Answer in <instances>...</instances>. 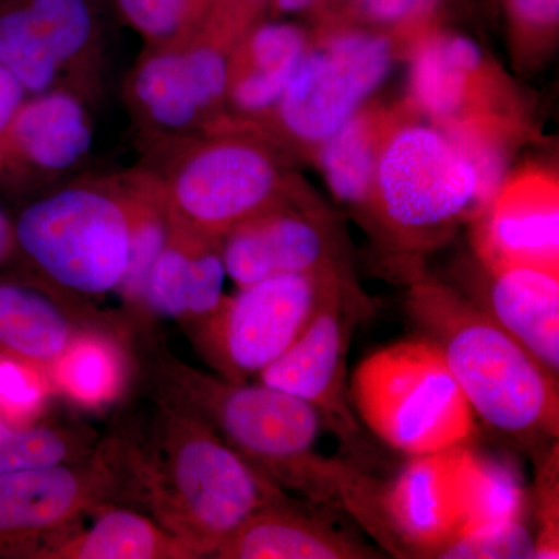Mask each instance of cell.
I'll return each mask as SVG.
<instances>
[{
	"label": "cell",
	"mask_w": 559,
	"mask_h": 559,
	"mask_svg": "<svg viewBox=\"0 0 559 559\" xmlns=\"http://www.w3.org/2000/svg\"><path fill=\"white\" fill-rule=\"evenodd\" d=\"M468 444L409 457L395 479L384 481L393 557L440 558L465 528Z\"/></svg>",
	"instance_id": "2e32d148"
},
{
	"label": "cell",
	"mask_w": 559,
	"mask_h": 559,
	"mask_svg": "<svg viewBox=\"0 0 559 559\" xmlns=\"http://www.w3.org/2000/svg\"><path fill=\"white\" fill-rule=\"evenodd\" d=\"M440 558H533V533L524 521L468 530Z\"/></svg>",
	"instance_id": "1f68e13d"
},
{
	"label": "cell",
	"mask_w": 559,
	"mask_h": 559,
	"mask_svg": "<svg viewBox=\"0 0 559 559\" xmlns=\"http://www.w3.org/2000/svg\"><path fill=\"white\" fill-rule=\"evenodd\" d=\"M259 20L234 0H216L190 35L145 46L128 73L123 95L146 150L223 128L231 51Z\"/></svg>",
	"instance_id": "8992f818"
},
{
	"label": "cell",
	"mask_w": 559,
	"mask_h": 559,
	"mask_svg": "<svg viewBox=\"0 0 559 559\" xmlns=\"http://www.w3.org/2000/svg\"><path fill=\"white\" fill-rule=\"evenodd\" d=\"M154 404L146 430H123L138 503L198 558H213L250 514L288 492L201 419L159 399Z\"/></svg>",
	"instance_id": "7a4b0ae2"
},
{
	"label": "cell",
	"mask_w": 559,
	"mask_h": 559,
	"mask_svg": "<svg viewBox=\"0 0 559 559\" xmlns=\"http://www.w3.org/2000/svg\"><path fill=\"white\" fill-rule=\"evenodd\" d=\"M348 271L275 275L224 296L189 325L193 344L216 374L235 382L259 377L297 341Z\"/></svg>",
	"instance_id": "30bf717a"
},
{
	"label": "cell",
	"mask_w": 559,
	"mask_h": 559,
	"mask_svg": "<svg viewBox=\"0 0 559 559\" xmlns=\"http://www.w3.org/2000/svg\"><path fill=\"white\" fill-rule=\"evenodd\" d=\"M124 24L145 46H162L197 31L216 0H112Z\"/></svg>",
	"instance_id": "f1b7e54d"
},
{
	"label": "cell",
	"mask_w": 559,
	"mask_h": 559,
	"mask_svg": "<svg viewBox=\"0 0 559 559\" xmlns=\"http://www.w3.org/2000/svg\"><path fill=\"white\" fill-rule=\"evenodd\" d=\"M474 248L488 266L524 264L559 272L557 180L524 173L503 182L476 218Z\"/></svg>",
	"instance_id": "e0dca14e"
},
{
	"label": "cell",
	"mask_w": 559,
	"mask_h": 559,
	"mask_svg": "<svg viewBox=\"0 0 559 559\" xmlns=\"http://www.w3.org/2000/svg\"><path fill=\"white\" fill-rule=\"evenodd\" d=\"M221 253L237 288L275 275L348 271L329 213L301 193L224 235Z\"/></svg>",
	"instance_id": "9a60e30c"
},
{
	"label": "cell",
	"mask_w": 559,
	"mask_h": 559,
	"mask_svg": "<svg viewBox=\"0 0 559 559\" xmlns=\"http://www.w3.org/2000/svg\"><path fill=\"white\" fill-rule=\"evenodd\" d=\"M173 219L221 240L264 210L300 193L271 140L255 131L209 132L148 151Z\"/></svg>",
	"instance_id": "52a82bcc"
},
{
	"label": "cell",
	"mask_w": 559,
	"mask_h": 559,
	"mask_svg": "<svg viewBox=\"0 0 559 559\" xmlns=\"http://www.w3.org/2000/svg\"><path fill=\"white\" fill-rule=\"evenodd\" d=\"M94 146L91 97L31 95L0 134V193L27 202L80 178Z\"/></svg>",
	"instance_id": "5bb4252c"
},
{
	"label": "cell",
	"mask_w": 559,
	"mask_h": 559,
	"mask_svg": "<svg viewBox=\"0 0 559 559\" xmlns=\"http://www.w3.org/2000/svg\"><path fill=\"white\" fill-rule=\"evenodd\" d=\"M90 528L72 530L36 554L38 559H197L153 518L121 506L98 510Z\"/></svg>",
	"instance_id": "603a6c76"
},
{
	"label": "cell",
	"mask_w": 559,
	"mask_h": 559,
	"mask_svg": "<svg viewBox=\"0 0 559 559\" xmlns=\"http://www.w3.org/2000/svg\"><path fill=\"white\" fill-rule=\"evenodd\" d=\"M360 3L367 20L374 24L400 27L417 21L429 10L433 0H362Z\"/></svg>",
	"instance_id": "836d02e7"
},
{
	"label": "cell",
	"mask_w": 559,
	"mask_h": 559,
	"mask_svg": "<svg viewBox=\"0 0 559 559\" xmlns=\"http://www.w3.org/2000/svg\"><path fill=\"white\" fill-rule=\"evenodd\" d=\"M120 503H138L121 430L79 460L0 474V554L35 558L81 518Z\"/></svg>",
	"instance_id": "9c48e42d"
},
{
	"label": "cell",
	"mask_w": 559,
	"mask_h": 559,
	"mask_svg": "<svg viewBox=\"0 0 559 559\" xmlns=\"http://www.w3.org/2000/svg\"><path fill=\"white\" fill-rule=\"evenodd\" d=\"M355 2H359L360 3V2H362V0H355Z\"/></svg>",
	"instance_id": "f35d334b"
},
{
	"label": "cell",
	"mask_w": 559,
	"mask_h": 559,
	"mask_svg": "<svg viewBox=\"0 0 559 559\" xmlns=\"http://www.w3.org/2000/svg\"><path fill=\"white\" fill-rule=\"evenodd\" d=\"M507 10L516 38L550 39L557 32L559 0H507Z\"/></svg>",
	"instance_id": "d6a6232c"
},
{
	"label": "cell",
	"mask_w": 559,
	"mask_h": 559,
	"mask_svg": "<svg viewBox=\"0 0 559 559\" xmlns=\"http://www.w3.org/2000/svg\"><path fill=\"white\" fill-rule=\"evenodd\" d=\"M406 311L432 342L476 418L532 454L558 441L559 380L468 297L412 275Z\"/></svg>",
	"instance_id": "3957f363"
},
{
	"label": "cell",
	"mask_w": 559,
	"mask_h": 559,
	"mask_svg": "<svg viewBox=\"0 0 559 559\" xmlns=\"http://www.w3.org/2000/svg\"><path fill=\"white\" fill-rule=\"evenodd\" d=\"M31 97L20 80L0 64V134L9 127L17 110Z\"/></svg>",
	"instance_id": "e575fe53"
},
{
	"label": "cell",
	"mask_w": 559,
	"mask_h": 559,
	"mask_svg": "<svg viewBox=\"0 0 559 559\" xmlns=\"http://www.w3.org/2000/svg\"><path fill=\"white\" fill-rule=\"evenodd\" d=\"M349 395L360 421L407 457L468 444L476 433L468 400L439 349L419 334L360 360Z\"/></svg>",
	"instance_id": "ba28073f"
},
{
	"label": "cell",
	"mask_w": 559,
	"mask_h": 559,
	"mask_svg": "<svg viewBox=\"0 0 559 559\" xmlns=\"http://www.w3.org/2000/svg\"><path fill=\"white\" fill-rule=\"evenodd\" d=\"M127 360L106 334L84 330L47 369L51 388L76 406L97 409L119 399L127 382Z\"/></svg>",
	"instance_id": "484cf974"
},
{
	"label": "cell",
	"mask_w": 559,
	"mask_h": 559,
	"mask_svg": "<svg viewBox=\"0 0 559 559\" xmlns=\"http://www.w3.org/2000/svg\"><path fill=\"white\" fill-rule=\"evenodd\" d=\"M468 297L559 380V272L479 261Z\"/></svg>",
	"instance_id": "ac0fdd59"
},
{
	"label": "cell",
	"mask_w": 559,
	"mask_h": 559,
	"mask_svg": "<svg viewBox=\"0 0 559 559\" xmlns=\"http://www.w3.org/2000/svg\"><path fill=\"white\" fill-rule=\"evenodd\" d=\"M238 5L245 7L252 13L263 16L264 10L270 9L271 0H234Z\"/></svg>",
	"instance_id": "74e56055"
},
{
	"label": "cell",
	"mask_w": 559,
	"mask_h": 559,
	"mask_svg": "<svg viewBox=\"0 0 559 559\" xmlns=\"http://www.w3.org/2000/svg\"><path fill=\"white\" fill-rule=\"evenodd\" d=\"M13 226L16 255L51 290L117 294L131 255V171L70 180L24 202Z\"/></svg>",
	"instance_id": "277c9868"
},
{
	"label": "cell",
	"mask_w": 559,
	"mask_h": 559,
	"mask_svg": "<svg viewBox=\"0 0 559 559\" xmlns=\"http://www.w3.org/2000/svg\"><path fill=\"white\" fill-rule=\"evenodd\" d=\"M146 373L156 399L201 419L283 491L340 507L381 546L388 544L384 481L347 460L320 454L325 428L310 404L260 381L235 382L194 369L165 352L151 353Z\"/></svg>",
	"instance_id": "6da1fadb"
},
{
	"label": "cell",
	"mask_w": 559,
	"mask_h": 559,
	"mask_svg": "<svg viewBox=\"0 0 559 559\" xmlns=\"http://www.w3.org/2000/svg\"><path fill=\"white\" fill-rule=\"evenodd\" d=\"M103 0H0V64L28 95L94 97L103 66Z\"/></svg>",
	"instance_id": "7c38bea8"
},
{
	"label": "cell",
	"mask_w": 559,
	"mask_h": 559,
	"mask_svg": "<svg viewBox=\"0 0 559 559\" xmlns=\"http://www.w3.org/2000/svg\"><path fill=\"white\" fill-rule=\"evenodd\" d=\"M385 33L340 28L311 40L274 112L257 130L272 143L318 148L355 117L392 70Z\"/></svg>",
	"instance_id": "8fae6325"
},
{
	"label": "cell",
	"mask_w": 559,
	"mask_h": 559,
	"mask_svg": "<svg viewBox=\"0 0 559 559\" xmlns=\"http://www.w3.org/2000/svg\"><path fill=\"white\" fill-rule=\"evenodd\" d=\"M95 433L76 426L14 423L0 417V474L72 462L97 447Z\"/></svg>",
	"instance_id": "4316f807"
},
{
	"label": "cell",
	"mask_w": 559,
	"mask_h": 559,
	"mask_svg": "<svg viewBox=\"0 0 559 559\" xmlns=\"http://www.w3.org/2000/svg\"><path fill=\"white\" fill-rule=\"evenodd\" d=\"M488 204L479 168L454 131L432 120L390 121L370 218L392 245L415 253L439 246Z\"/></svg>",
	"instance_id": "5b68a950"
},
{
	"label": "cell",
	"mask_w": 559,
	"mask_h": 559,
	"mask_svg": "<svg viewBox=\"0 0 559 559\" xmlns=\"http://www.w3.org/2000/svg\"><path fill=\"white\" fill-rule=\"evenodd\" d=\"M170 234L151 267L143 293V312L176 319L187 326L200 322L223 300L221 240L183 226L170 216Z\"/></svg>",
	"instance_id": "44dd1931"
},
{
	"label": "cell",
	"mask_w": 559,
	"mask_h": 559,
	"mask_svg": "<svg viewBox=\"0 0 559 559\" xmlns=\"http://www.w3.org/2000/svg\"><path fill=\"white\" fill-rule=\"evenodd\" d=\"M487 64L477 44L457 35L423 36L415 43L411 91L417 109L439 124L485 121Z\"/></svg>",
	"instance_id": "7402d4cb"
},
{
	"label": "cell",
	"mask_w": 559,
	"mask_h": 559,
	"mask_svg": "<svg viewBox=\"0 0 559 559\" xmlns=\"http://www.w3.org/2000/svg\"><path fill=\"white\" fill-rule=\"evenodd\" d=\"M390 121L392 117L382 110L364 106L316 148L320 171L331 193L369 216L378 159Z\"/></svg>",
	"instance_id": "d4e9b609"
},
{
	"label": "cell",
	"mask_w": 559,
	"mask_h": 559,
	"mask_svg": "<svg viewBox=\"0 0 559 559\" xmlns=\"http://www.w3.org/2000/svg\"><path fill=\"white\" fill-rule=\"evenodd\" d=\"M316 0H271L270 9L275 14H297L311 9Z\"/></svg>",
	"instance_id": "8d00e7d4"
},
{
	"label": "cell",
	"mask_w": 559,
	"mask_h": 559,
	"mask_svg": "<svg viewBox=\"0 0 559 559\" xmlns=\"http://www.w3.org/2000/svg\"><path fill=\"white\" fill-rule=\"evenodd\" d=\"M51 384L46 370L0 352V417L33 423L46 409Z\"/></svg>",
	"instance_id": "f546056e"
},
{
	"label": "cell",
	"mask_w": 559,
	"mask_h": 559,
	"mask_svg": "<svg viewBox=\"0 0 559 559\" xmlns=\"http://www.w3.org/2000/svg\"><path fill=\"white\" fill-rule=\"evenodd\" d=\"M374 304L348 280L323 301L304 333L259 381L310 404L323 428L334 433L345 450L364 448L362 428L349 395L347 358L359 323L373 316Z\"/></svg>",
	"instance_id": "4fadbf2b"
},
{
	"label": "cell",
	"mask_w": 559,
	"mask_h": 559,
	"mask_svg": "<svg viewBox=\"0 0 559 559\" xmlns=\"http://www.w3.org/2000/svg\"><path fill=\"white\" fill-rule=\"evenodd\" d=\"M536 521L533 558H559V454L558 441L536 452Z\"/></svg>",
	"instance_id": "4dcf8cb0"
},
{
	"label": "cell",
	"mask_w": 559,
	"mask_h": 559,
	"mask_svg": "<svg viewBox=\"0 0 559 559\" xmlns=\"http://www.w3.org/2000/svg\"><path fill=\"white\" fill-rule=\"evenodd\" d=\"M310 44L307 33L290 22L263 17L253 22L231 51L221 130H259L274 112Z\"/></svg>",
	"instance_id": "d6986e66"
},
{
	"label": "cell",
	"mask_w": 559,
	"mask_h": 559,
	"mask_svg": "<svg viewBox=\"0 0 559 559\" xmlns=\"http://www.w3.org/2000/svg\"><path fill=\"white\" fill-rule=\"evenodd\" d=\"M311 507L285 498L261 507L221 544L218 559H370L380 551Z\"/></svg>",
	"instance_id": "ffe728a7"
},
{
	"label": "cell",
	"mask_w": 559,
	"mask_h": 559,
	"mask_svg": "<svg viewBox=\"0 0 559 559\" xmlns=\"http://www.w3.org/2000/svg\"><path fill=\"white\" fill-rule=\"evenodd\" d=\"M81 331L53 294L0 280V352L47 371Z\"/></svg>",
	"instance_id": "cb8c5ba5"
},
{
	"label": "cell",
	"mask_w": 559,
	"mask_h": 559,
	"mask_svg": "<svg viewBox=\"0 0 559 559\" xmlns=\"http://www.w3.org/2000/svg\"><path fill=\"white\" fill-rule=\"evenodd\" d=\"M466 499L468 514L462 533L524 521L527 496L518 469L503 460L473 450L471 444L466 455Z\"/></svg>",
	"instance_id": "83f0119b"
},
{
	"label": "cell",
	"mask_w": 559,
	"mask_h": 559,
	"mask_svg": "<svg viewBox=\"0 0 559 559\" xmlns=\"http://www.w3.org/2000/svg\"><path fill=\"white\" fill-rule=\"evenodd\" d=\"M16 255V237H14L13 219L0 209V267L5 266Z\"/></svg>",
	"instance_id": "d590c367"
}]
</instances>
